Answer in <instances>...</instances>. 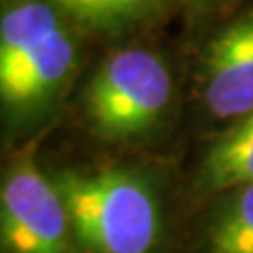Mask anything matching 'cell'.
I'll return each instance as SVG.
<instances>
[{
	"label": "cell",
	"mask_w": 253,
	"mask_h": 253,
	"mask_svg": "<svg viewBox=\"0 0 253 253\" xmlns=\"http://www.w3.org/2000/svg\"><path fill=\"white\" fill-rule=\"evenodd\" d=\"M74 241L89 253H150L161 232L152 186L125 169L59 171L53 177Z\"/></svg>",
	"instance_id": "cell-1"
},
{
	"label": "cell",
	"mask_w": 253,
	"mask_h": 253,
	"mask_svg": "<svg viewBox=\"0 0 253 253\" xmlns=\"http://www.w3.org/2000/svg\"><path fill=\"white\" fill-rule=\"evenodd\" d=\"M74 63V41L55 6H23L0 23V95L6 108H41L68 81Z\"/></svg>",
	"instance_id": "cell-2"
},
{
	"label": "cell",
	"mask_w": 253,
	"mask_h": 253,
	"mask_svg": "<svg viewBox=\"0 0 253 253\" xmlns=\"http://www.w3.org/2000/svg\"><path fill=\"white\" fill-rule=\"evenodd\" d=\"M84 101L86 116L99 135L139 137L167 112L171 74L158 55L146 49H121L97 68Z\"/></svg>",
	"instance_id": "cell-3"
},
{
	"label": "cell",
	"mask_w": 253,
	"mask_h": 253,
	"mask_svg": "<svg viewBox=\"0 0 253 253\" xmlns=\"http://www.w3.org/2000/svg\"><path fill=\"white\" fill-rule=\"evenodd\" d=\"M0 236L6 253H76L66 205L36 167L34 148L21 150L4 173Z\"/></svg>",
	"instance_id": "cell-4"
},
{
	"label": "cell",
	"mask_w": 253,
	"mask_h": 253,
	"mask_svg": "<svg viewBox=\"0 0 253 253\" xmlns=\"http://www.w3.org/2000/svg\"><path fill=\"white\" fill-rule=\"evenodd\" d=\"M203 99L215 118L253 112V13L213 38L203 63Z\"/></svg>",
	"instance_id": "cell-5"
},
{
	"label": "cell",
	"mask_w": 253,
	"mask_h": 253,
	"mask_svg": "<svg viewBox=\"0 0 253 253\" xmlns=\"http://www.w3.org/2000/svg\"><path fill=\"white\" fill-rule=\"evenodd\" d=\"M249 184H253V112L213 144L201 171V186L207 192Z\"/></svg>",
	"instance_id": "cell-6"
},
{
	"label": "cell",
	"mask_w": 253,
	"mask_h": 253,
	"mask_svg": "<svg viewBox=\"0 0 253 253\" xmlns=\"http://www.w3.org/2000/svg\"><path fill=\"white\" fill-rule=\"evenodd\" d=\"M63 15L84 28L114 32L150 15L158 0H49Z\"/></svg>",
	"instance_id": "cell-7"
},
{
	"label": "cell",
	"mask_w": 253,
	"mask_h": 253,
	"mask_svg": "<svg viewBox=\"0 0 253 253\" xmlns=\"http://www.w3.org/2000/svg\"><path fill=\"white\" fill-rule=\"evenodd\" d=\"M209 253H253V184L239 188L209 232Z\"/></svg>",
	"instance_id": "cell-8"
}]
</instances>
